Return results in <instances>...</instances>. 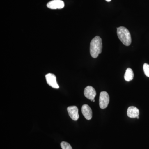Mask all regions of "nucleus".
<instances>
[{"label":"nucleus","mask_w":149,"mask_h":149,"mask_svg":"<svg viewBox=\"0 0 149 149\" xmlns=\"http://www.w3.org/2000/svg\"><path fill=\"white\" fill-rule=\"evenodd\" d=\"M102 49V43L101 38L96 36L93 38L90 45V53L93 58H97L99 54L101 53Z\"/></svg>","instance_id":"obj_1"},{"label":"nucleus","mask_w":149,"mask_h":149,"mask_svg":"<svg viewBox=\"0 0 149 149\" xmlns=\"http://www.w3.org/2000/svg\"><path fill=\"white\" fill-rule=\"evenodd\" d=\"M117 34L118 37L120 41L125 46H128L131 44V35L130 32L127 28L124 27H120L117 28Z\"/></svg>","instance_id":"obj_2"},{"label":"nucleus","mask_w":149,"mask_h":149,"mask_svg":"<svg viewBox=\"0 0 149 149\" xmlns=\"http://www.w3.org/2000/svg\"><path fill=\"white\" fill-rule=\"evenodd\" d=\"M109 102V96L105 91L101 92L99 98V105L102 109L106 108Z\"/></svg>","instance_id":"obj_3"},{"label":"nucleus","mask_w":149,"mask_h":149,"mask_svg":"<svg viewBox=\"0 0 149 149\" xmlns=\"http://www.w3.org/2000/svg\"><path fill=\"white\" fill-rule=\"evenodd\" d=\"M46 80L48 85L55 89L59 88L56 82V78L55 75L52 73H48L45 75Z\"/></svg>","instance_id":"obj_4"},{"label":"nucleus","mask_w":149,"mask_h":149,"mask_svg":"<svg viewBox=\"0 0 149 149\" xmlns=\"http://www.w3.org/2000/svg\"><path fill=\"white\" fill-rule=\"evenodd\" d=\"M64 2L61 0H53L47 4V7L51 9H60L64 8Z\"/></svg>","instance_id":"obj_5"},{"label":"nucleus","mask_w":149,"mask_h":149,"mask_svg":"<svg viewBox=\"0 0 149 149\" xmlns=\"http://www.w3.org/2000/svg\"><path fill=\"white\" fill-rule=\"evenodd\" d=\"M67 111L71 119L75 121L78 120L79 115L78 114V109L77 107L72 106L68 107L67 108Z\"/></svg>","instance_id":"obj_6"},{"label":"nucleus","mask_w":149,"mask_h":149,"mask_svg":"<svg viewBox=\"0 0 149 149\" xmlns=\"http://www.w3.org/2000/svg\"><path fill=\"white\" fill-rule=\"evenodd\" d=\"M84 94V95L87 99L92 100L95 99L97 93L94 88L92 86H88L85 88Z\"/></svg>","instance_id":"obj_7"},{"label":"nucleus","mask_w":149,"mask_h":149,"mask_svg":"<svg viewBox=\"0 0 149 149\" xmlns=\"http://www.w3.org/2000/svg\"><path fill=\"white\" fill-rule=\"evenodd\" d=\"M82 112L83 116L87 120H91L92 118V110L91 108L88 104L83 105L82 107Z\"/></svg>","instance_id":"obj_8"},{"label":"nucleus","mask_w":149,"mask_h":149,"mask_svg":"<svg viewBox=\"0 0 149 149\" xmlns=\"http://www.w3.org/2000/svg\"><path fill=\"white\" fill-rule=\"evenodd\" d=\"M127 113L128 117L131 118H135L139 116V109L135 107H129L127 110Z\"/></svg>","instance_id":"obj_9"},{"label":"nucleus","mask_w":149,"mask_h":149,"mask_svg":"<svg viewBox=\"0 0 149 149\" xmlns=\"http://www.w3.org/2000/svg\"><path fill=\"white\" fill-rule=\"evenodd\" d=\"M133 77H134V73H133V70L130 68H127L124 74V79L125 81L130 82L133 80Z\"/></svg>","instance_id":"obj_10"},{"label":"nucleus","mask_w":149,"mask_h":149,"mask_svg":"<svg viewBox=\"0 0 149 149\" xmlns=\"http://www.w3.org/2000/svg\"><path fill=\"white\" fill-rule=\"evenodd\" d=\"M61 146L62 149H72L70 144L67 142L63 141L61 143Z\"/></svg>","instance_id":"obj_11"},{"label":"nucleus","mask_w":149,"mask_h":149,"mask_svg":"<svg viewBox=\"0 0 149 149\" xmlns=\"http://www.w3.org/2000/svg\"><path fill=\"white\" fill-rule=\"evenodd\" d=\"M144 73L147 77H149V65L144 63L143 67Z\"/></svg>","instance_id":"obj_12"},{"label":"nucleus","mask_w":149,"mask_h":149,"mask_svg":"<svg viewBox=\"0 0 149 149\" xmlns=\"http://www.w3.org/2000/svg\"><path fill=\"white\" fill-rule=\"evenodd\" d=\"M91 101H92V102H95V99H94V100H91Z\"/></svg>","instance_id":"obj_13"},{"label":"nucleus","mask_w":149,"mask_h":149,"mask_svg":"<svg viewBox=\"0 0 149 149\" xmlns=\"http://www.w3.org/2000/svg\"><path fill=\"white\" fill-rule=\"evenodd\" d=\"M105 1H107V2H110L111 1V0H105Z\"/></svg>","instance_id":"obj_14"},{"label":"nucleus","mask_w":149,"mask_h":149,"mask_svg":"<svg viewBox=\"0 0 149 149\" xmlns=\"http://www.w3.org/2000/svg\"><path fill=\"white\" fill-rule=\"evenodd\" d=\"M136 118H138V119H139V116H137V117Z\"/></svg>","instance_id":"obj_15"}]
</instances>
